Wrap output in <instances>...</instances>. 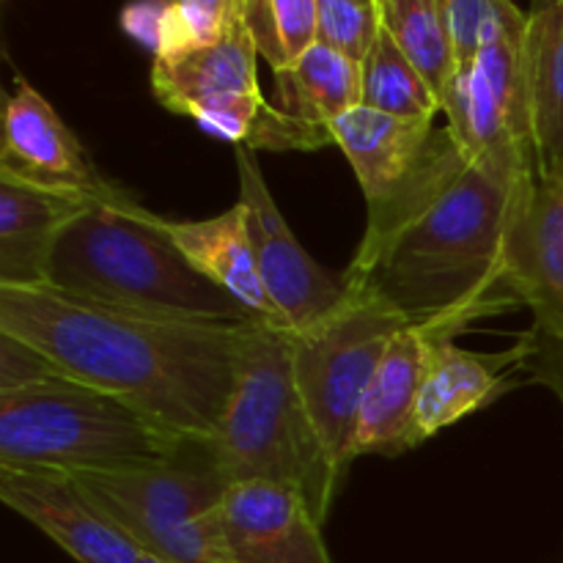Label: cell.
Wrapping results in <instances>:
<instances>
[{
    "instance_id": "1",
    "label": "cell",
    "mask_w": 563,
    "mask_h": 563,
    "mask_svg": "<svg viewBox=\"0 0 563 563\" xmlns=\"http://www.w3.org/2000/svg\"><path fill=\"white\" fill-rule=\"evenodd\" d=\"M533 176L531 159L478 157L445 126H434L412 174L368 207L346 280L438 339H454L478 319L520 306L506 286L504 253Z\"/></svg>"
},
{
    "instance_id": "2",
    "label": "cell",
    "mask_w": 563,
    "mask_h": 563,
    "mask_svg": "<svg viewBox=\"0 0 563 563\" xmlns=\"http://www.w3.org/2000/svg\"><path fill=\"white\" fill-rule=\"evenodd\" d=\"M0 330L36 346L66 377L130 401L170 432L212 438L262 328L143 319L47 286H0Z\"/></svg>"
},
{
    "instance_id": "3",
    "label": "cell",
    "mask_w": 563,
    "mask_h": 563,
    "mask_svg": "<svg viewBox=\"0 0 563 563\" xmlns=\"http://www.w3.org/2000/svg\"><path fill=\"white\" fill-rule=\"evenodd\" d=\"M44 286L130 317L220 328L269 324L192 267L163 218L146 212L132 192L93 203L60 234Z\"/></svg>"
},
{
    "instance_id": "4",
    "label": "cell",
    "mask_w": 563,
    "mask_h": 563,
    "mask_svg": "<svg viewBox=\"0 0 563 563\" xmlns=\"http://www.w3.org/2000/svg\"><path fill=\"white\" fill-rule=\"evenodd\" d=\"M209 440L231 484L269 482L297 489L324 522L344 476L297 390L289 328H262L253 335Z\"/></svg>"
},
{
    "instance_id": "5",
    "label": "cell",
    "mask_w": 563,
    "mask_h": 563,
    "mask_svg": "<svg viewBox=\"0 0 563 563\" xmlns=\"http://www.w3.org/2000/svg\"><path fill=\"white\" fill-rule=\"evenodd\" d=\"M179 440L130 401L71 377L0 394V467L119 473L159 462Z\"/></svg>"
},
{
    "instance_id": "6",
    "label": "cell",
    "mask_w": 563,
    "mask_h": 563,
    "mask_svg": "<svg viewBox=\"0 0 563 563\" xmlns=\"http://www.w3.org/2000/svg\"><path fill=\"white\" fill-rule=\"evenodd\" d=\"M77 478L143 553L174 563H234L223 533L231 482L209 438L179 440L152 465Z\"/></svg>"
},
{
    "instance_id": "7",
    "label": "cell",
    "mask_w": 563,
    "mask_h": 563,
    "mask_svg": "<svg viewBox=\"0 0 563 563\" xmlns=\"http://www.w3.org/2000/svg\"><path fill=\"white\" fill-rule=\"evenodd\" d=\"M405 328L410 324L394 308L352 289L328 319L302 333L291 330L297 390L341 476L352 465V434L368 385Z\"/></svg>"
},
{
    "instance_id": "8",
    "label": "cell",
    "mask_w": 563,
    "mask_h": 563,
    "mask_svg": "<svg viewBox=\"0 0 563 563\" xmlns=\"http://www.w3.org/2000/svg\"><path fill=\"white\" fill-rule=\"evenodd\" d=\"M236 174H240V203L245 209L264 289L286 328L302 333L350 300V280L346 273L322 267L297 242L269 192L256 152L236 146Z\"/></svg>"
},
{
    "instance_id": "9",
    "label": "cell",
    "mask_w": 563,
    "mask_h": 563,
    "mask_svg": "<svg viewBox=\"0 0 563 563\" xmlns=\"http://www.w3.org/2000/svg\"><path fill=\"white\" fill-rule=\"evenodd\" d=\"M0 179L93 201H113L126 192L99 174L75 132L25 80H16V91L5 99Z\"/></svg>"
},
{
    "instance_id": "10",
    "label": "cell",
    "mask_w": 563,
    "mask_h": 563,
    "mask_svg": "<svg viewBox=\"0 0 563 563\" xmlns=\"http://www.w3.org/2000/svg\"><path fill=\"white\" fill-rule=\"evenodd\" d=\"M0 500L77 563H135L143 555L141 544L69 473L0 467Z\"/></svg>"
},
{
    "instance_id": "11",
    "label": "cell",
    "mask_w": 563,
    "mask_h": 563,
    "mask_svg": "<svg viewBox=\"0 0 563 563\" xmlns=\"http://www.w3.org/2000/svg\"><path fill=\"white\" fill-rule=\"evenodd\" d=\"M506 286L533 313V330L563 341V168L528 181L504 253Z\"/></svg>"
},
{
    "instance_id": "12",
    "label": "cell",
    "mask_w": 563,
    "mask_h": 563,
    "mask_svg": "<svg viewBox=\"0 0 563 563\" xmlns=\"http://www.w3.org/2000/svg\"><path fill=\"white\" fill-rule=\"evenodd\" d=\"M223 533L234 563H333L308 500L280 484H231Z\"/></svg>"
},
{
    "instance_id": "13",
    "label": "cell",
    "mask_w": 563,
    "mask_h": 563,
    "mask_svg": "<svg viewBox=\"0 0 563 563\" xmlns=\"http://www.w3.org/2000/svg\"><path fill=\"white\" fill-rule=\"evenodd\" d=\"M528 357H531L528 333L511 350L487 352V355L460 350L454 339H434L432 363L418 396L416 423H412L416 449L434 438L440 429L484 410L498 396L515 388L517 379H511V374L526 372Z\"/></svg>"
},
{
    "instance_id": "14",
    "label": "cell",
    "mask_w": 563,
    "mask_h": 563,
    "mask_svg": "<svg viewBox=\"0 0 563 563\" xmlns=\"http://www.w3.org/2000/svg\"><path fill=\"white\" fill-rule=\"evenodd\" d=\"M434 339L438 335L405 328L388 346L361 405L355 434H352V460L366 454L399 456L416 449L412 423H416L418 396L432 363Z\"/></svg>"
},
{
    "instance_id": "15",
    "label": "cell",
    "mask_w": 563,
    "mask_h": 563,
    "mask_svg": "<svg viewBox=\"0 0 563 563\" xmlns=\"http://www.w3.org/2000/svg\"><path fill=\"white\" fill-rule=\"evenodd\" d=\"M93 203L99 201L0 179V286H44L60 234Z\"/></svg>"
},
{
    "instance_id": "16",
    "label": "cell",
    "mask_w": 563,
    "mask_h": 563,
    "mask_svg": "<svg viewBox=\"0 0 563 563\" xmlns=\"http://www.w3.org/2000/svg\"><path fill=\"white\" fill-rule=\"evenodd\" d=\"M434 121L401 119L357 104L330 124L333 143L350 159L368 207L385 201L421 159Z\"/></svg>"
},
{
    "instance_id": "17",
    "label": "cell",
    "mask_w": 563,
    "mask_h": 563,
    "mask_svg": "<svg viewBox=\"0 0 563 563\" xmlns=\"http://www.w3.org/2000/svg\"><path fill=\"white\" fill-rule=\"evenodd\" d=\"M163 229L179 251L190 258L196 269H201L212 284L229 291L231 297L267 319L269 324L286 328L280 313L275 311L267 289L258 275L256 253H253L251 231H247L245 209L236 201L223 214L207 220H168L163 218Z\"/></svg>"
},
{
    "instance_id": "18",
    "label": "cell",
    "mask_w": 563,
    "mask_h": 563,
    "mask_svg": "<svg viewBox=\"0 0 563 563\" xmlns=\"http://www.w3.org/2000/svg\"><path fill=\"white\" fill-rule=\"evenodd\" d=\"M256 60V42L240 16L220 42L168 58H154L152 91L170 113L187 115L198 102L218 93L262 91Z\"/></svg>"
},
{
    "instance_id": "19",
    "label": "cell",
    "mask_w": 563,
    "mask_h": 563,
    "mask_svg": "<svg viewBox=\"0 0 563 563\" xmlns=\"http://www.w3.org/2000/svg\"><path fill=\"white\" fill-rule=\"evenodd\" d=\"M526 88L537 174L563 168V0H533L526 33Z\"/></svg>"
},
{
    "instance_id": "20",
    "label": "cell",
    "mask_w": 563,
    "mask_h": 563,
    "mask_svg": "<svg viewBox=\"0 0 563 563\" xmlns=\"http://www.w3.org/2000/svg\"><path fill=\"white\" fill-rule=\"evenodd\" d=\"M361 64L324 44H311L297 60L275 69V108L300 124L330 132V124L361 104ZM333 135V132H330Z\"/></svg>"
},
{
    "instance_id": "21",
    "label": "cell",
    "mask_w": 563,
    "mask_h": 563,
    "mask_svg": "<svg viewBox=\"0 0 563 563\" xmlns=\"http://www.w3.org/2000/svg\"><path fill=\"white\" fill-rule=\"evenodd\" d=\"M440 113L445 115V130L465 152L478 154V157L520 154L533 163L531 148L517 137L515 126L506 119L493 86L476 60L456 66L454 77L440 97Z\"/></svg>"
},
{
    "instance_id": "22",
    "label": "cell",
    "mask_w": 563,
    "mask_h": 563,
    "mask_svg": "<svg viewBox=\"0 0 563 563\" xmlns=\"http://www.w3.org/2000/svg\"><path fill=\"white\" fill-rule=\"evenodd\" d=\"M374 3L385 31L427 77L438 97H443L456 71L443 0H374Z\"/></svg>"
},
{
    "instance_id": "23",
    "label": "cell",
    "mask_w": 563,
    "mask_h": 563,
    "mask_svg": "<svg viewBox=\"0 0 563 563\" xmlns=\"http://www.w3.org/2000/svg\"><path fill=\"white\" fill-rule=\"evenodd\" d=\"M361 104H366V108L401 115V119H438V91L429 86V80L416 69V64L401 53V47L385 27H379L366 60L361 64Z\"/></svg>"
},
{
    "instance_id": "24",
    "label": "cell",
    "mask_w": 563,
    "mask_h": 563,
    "mask_svg": "<svg viewBox=\"0 0 563 563\" xmlns=\"http://www.w3.org/2000/svg\"><path fill=\"white\" fill-rule=\"evenodd\" d=\"M258 58L284 69L317 44V0H236Z\"/></svg>"
},
{
    "instance_id": "25",
    "label": "cell",
    "mask_w": 563,
    "mask_h": 563,
    "mask_svg": "<svg viewBox=\"0 0 563 563\" xmlns=\"http://www.w3.org/2000/svg\"><path fill=\"white\" fill-rule=\"evenodd\" d=\"M240 20L236 0H174L163 27V44L154 58L187 53L220 42Z\"/></svg>"
},
{
    "instance_id": "26",
    "label": "cell",
    "mask_w": 563,
    "mask_h": 563,
    "mask_svg": "<svg viewBox=\"0 0 563 563\" xmlns=\"http://www.w3.org/2000/svg\"><path fill=\"white\" fill-rule=\"evenodd\" d=\"M379 11L374 0H317V44L363 64L377 38Z\"/></svg>"
},
{
    "instance_id": "27",
    "label": "cell",
    "mask_w": 563,
    "mask_h": 563,
    "mask_svg": "<svg viewBox=\"0 0 563 563\" xmlns=\"http://www.w3.org/2000/svg\"><path fill=\"white\" fill-rule=\"evenodd\" d=\"M264 104H267V99L262 91H231L203 99L187 115L196 119L198 126L209 135L245 146Z\"/></svg>"
},
{
    "instance_id": "28",
    "label": "cell",
    "mask_w": 563,
    "mask_h": 563,
    "mask_svg": "<svg viewBox=\"0 0 563 563\" xmlns=\"http://www.w3.org/2000/svg\"><path fill=\"white\" fill-rule=\"evenodd\" d=\"M58 377L66 374L47 355H42L27 341L0 330V394H14Z\"/></svg>"
},
{
    "instance_id": "29",
    "label": "cell",
    "mask_w": 563,
    "mask_h": 563,
    "mask_svg": "<svg viewBox=\"0 0 563 563\" xmlns=\"http://www.w3.org/2000/svg\"><path fill=\"white\" fill-rule=\"evenodd\" d=\"M443 9L445 22H449L451 44H454L456 66L471 64L478 53V42H482L487 0H443Z\"/></svg>"
},
{
    "instance_id": "30",
    "label": "cell",
    "mask_w": 563,
    "mask_h": 563,
    "mask_svg": "<svg viewBox=\"0 0 563 563\" xmlns=\"http://www.w3.org/2000/svg\"><path fill=\"white\" fill-rule=\"evenodd\" d=\"M170 3L174 0H132L121 11V27H124L126 36L137 38L143 47H148L157 55L159 44H163V27Z\"/></svg>"
},
{
    "instance_id": "31",
    "label": "cell",
    "mask_w": 563,
    "mask_h": 563,
    "mask_svg": "<svg viewBox=\"0 0 563 563\" xmlns=\"http://www.w3.org/2000/svg\"><path fill=\"white\" fill-rule=\"evenodd\" d=\"M531 357L526 372H531L533 383H542L563 401V341L531 330Z\"/></svg>"
},
{
    "instance_id": "32",
    "label": "cell",
    "mask_w": 563,
    "mask_h": 563,
    "mask_svg": "<svg viewBox=\"0 0 563 563\" xmlns=\"http://www.w3.org/2000/svg\"><path fill=\"white\" fill-rule=\"evenodd\" d=\"M135 563H174V561H168V559H159V555H152V553H143L141 559H137Z\"/></svg>"
}]
</instances>
